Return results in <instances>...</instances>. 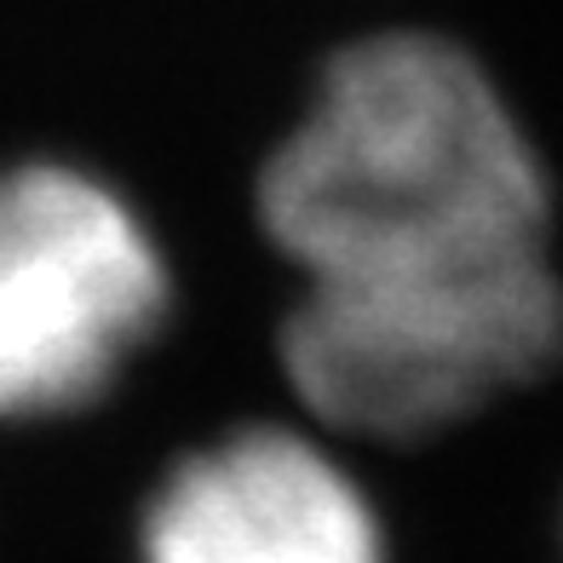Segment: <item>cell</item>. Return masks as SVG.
I'll return each mask as SVG.
<instances>
[{
  "label": "cell",
  "mask_w": 563,
  "mask_h": 563,
  "mask_svg": "<svg viewBox=\"0 0 563 563\" xmlns=\"http://www.w3.org/2000/svg\"><path fill=\"white\" fill-rule=\"evenodd\" d=\"M253 213L299 271L276 356L322 431L420 443L563 356L547 162L449 35L340 46L265 156Z\"/></svg>",
  "instance_id": "obj_1"
},
{
  "label": "cell",
  "mask_w": 563,
  "mask_h": 563,
  "mask_svg": "<svg viewBox=\"0 0 563 563\" xmlns=\"http://www.w3.org/2000/svg\"><path fill=\"white\" fill-rule=\"evenodd\" d=\"M167 311V253L115 185L69 162L0 173V420L92 408Z\"/></svg>",
  "instance_id": "obj_2"
},
{
  "label": "cell",
  "mask_w": 563,
  "mask_h": 563,
  "mask_svg": "<svg viewBox=\"0 0 563 563\" xmlns=\"http://www.w3.org/2000/svg\"><path fill=\"white\" fill-rule=\"evenodd\" d=\"M139 563H391L386 523L322 438L242 426L156 483Z\"/></svg>",
  "instance_id": "obj_3"
}]
</instances>
